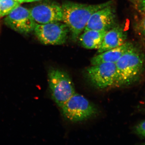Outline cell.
<instances>
[{"mask_svg":"<svg viewBox=\"0 0 145 145\" xmlns=\"http://www.w3.org/2000/svg\"><path fill=\"white\" fill-rule=\"evenodd\" d=\"M112 3L113 1H110L98 4L88 5L70 1H64L61 5L63 14L62 22L69 29L72 40L77 41L93 13Z\"/></svg>","mask_w":145,"mask_h":145,"instance_id":"6da1fadb","label":"cell"},{"mask_svg":"<svg viewBox=\"0 0 145 145\" xmlns=\"http://www.w3.org/2000/svg\"><path fill=\"white\" fill-rule=\"evenodd\" d=\"M144 56L133 45L116 63V75L114 85L124 86L135 82L142 72Z\"/></svg>","mask_w":145,"mask_h":145,"instance_id":"7a4b0ae2","label":"cell"},{"mask_svg":"<svg viewBox=\"0 0 145 145\" xmlns=\"http://www.w3.org/2000/svg\"><path fill=\"white\" fill-rule=\"evenodd\" d=\"M48 82L52 99L60 108L76 93L71 78L64 71L55 68L50 69Z\"/></svg>","mask_w":145,"mask_h":145,"instance_id":"3957f363","label":"cell"},{"mask_svg":"<svg viewBox=\"0 0 145 145\" xmlns=\"http://www.w3.org/2000/svg\"><path fill=\"white\" fill-rule=\"evenodd\" d=\"M61 108L63 117L72 122H82L90 119L98 111L96 106L88 99L76 93Z\"/></svg>","mask_w":145,"mask_h":145,"instance_id":"277c9868","label":"cell"},{"mask_svg":"<svg viewBox=\"0 0 145 145\" xmlns=\"http://www.w3.org/2000/svg\"><path fill=\"white\" fill-rule=\"evenodd\" d=\"M62 22L46 24H36L34 31L41 42L46 45H62L67 41L70 32Z\"/></svg>","mask_w":145,"mask_h":145,"instance_id":"5b68a950","label":"cell"},{"mask_svg":"<svg viewBox=\"0 0 145 145\" xmlns=\"http://www.w3.org/2000/svg\"><path fill=\"white\" fill-rule=\"evenodd\" d=\"M86 77L91 84L100 89L114 85L116 79V64L104 63L92 65L87 69Z\"/></svg>","mask_w":145,"mask_h":145,"instance_id":"8992f818","label":"cell"},{"mask_svg":"<svg viewBox=\"0 0 145 145\" xmlns=\"http://www.w3.org/2000/svg\"><path fill=\"white\" fill-rule=\"evenodd\" d=\"M4 21L10 28L23 34L34 31L36 24L30 10L20 5L7 16Z\"/></svg>","mask_w":145,"mask_h":145,"instance_id":"52a82bcc","label":"cell"},{"mask_svg":"<svg viewBox=\"0 0 145 145\" xmlns=\"http://www.w3.org/2000/svg\"><path fill=\"white\" fill-rule=\"evenodd\" d=\"M29 10L36 24H46L63 21L61 6L57 3L39 4Z\"/></svg>","mask_w":145,"mask_h":145,"instance_id":"ba28073f","label":"cell"},{"mask_svg":"<svg viewBox=\"0 0 145 145\" xmlns=\"http://www.w3.org/2000/svg\"><path fill=\"white\" fill-rule=\"evenodd\" d=\"M112 4L93 13L89 18L84 31L88 30L108 31L117 25L115 10Z\"/></svg>","mask_w":145,"mask_h":145,"instance_id":"9c48e42d","label":"cell"},{"mask_svg":"<svg viewBox=\"0 0 145 145\" xmlns=\"http://www.w3.org/2000/svg\"><path fill=\"white\" fill-rule=\"evenodd\" d=\"M127 37L126 31L122 27L117 25L105 34L102 44L98 49V53L122 45L126 41Z\"/></svg>","mask_w":145,"mask_h":145,"instance_id":"30bf717a","label":"cell"},{"mask_svg":"<svg viewBox=\"0 0 145 145\" xmlns=\"http://www.w3.org/2000/svg\"><path fill=\"white\" fill-rule=\"evenodd\" d=\"M133 46L131 42L126 41L120 46L108 50L94 56L91 60V64L95 65L104 63H116L122 55Z\"/></svg>","mask_w":145,"mask_h":145,"instance_id":"8fae6325","label":"cell"},{"mask_svg":"<svg viewBox=\"0 0 145 145\" xmlns=\"http://www.w3.org/2000/svg\"><path fill=\"white\" fill-rule=\"evenodd\" d=\"M106 30H88L84 31L78 39L82 46L88 49L98 50L106 33Z\"/></svg>","mask_w":145,"mask_h":145,"instance_id":"7c38bea8","label":"cell"},{"mask_svg":"<svg viewBox=\"0 0 145 145\" xmlns=\"http://www.w3.org/2000/svg\"><path fill=\"white\" fill-rule=\"evenodd\" d=\"M20 4L15 0H0V17L7 16Z\"/></svg>","mask_w":145,"mask_h":145,"instance_id":"4fadbf2b","label":"cell"},{"mask_svg":"<svg viewBox=\"0 0 145 145\" xmlns=\"http://www.w3.org/2000/svg\"><path fill=\"white\" fill-rule=\"evenodd\" d=\"M134 8L142 15L145 16V0H127Z\"/></svg>","mask_w":145,"mask_h":145,"instance_id":"5bb4252c","label":"cell"},{"mask_svg":"<svg viewBox=\"0 0 145 145\" xmlns=\"http://www.w3.org/2000/svg\"><path fill=\"white\" fill-rule=\"evenodd\" d=\"M134 130L135 133L138 136L145 137V120L138 123Z\"/></svg>","mask_w":145,"mask_h":145,"instance_id":"9a60e30c","label":"cell"},{"mask_svg":"<svg viewBox=\"0 0 145 145\" xmlns=\"http://www.w3.org/2000/svg\"><path fill=\"white\" fill-rule=\"evenodd\" d=\"M138 27L140 31L145 38V18L140 21Z\"/></svg>","mask_w":145,"mask_h":145,"instance_id":"2e32d148","label":"cell"},{"mask_svg":"<svg viewBox=\"0 0 145 145\" xmlns=\"http://www.w3.org/2000/svg\"><path fill=\"white\" fill-rule=\"evenodd\" d=\"M43 0H25V3L34 2H39Z\"/></svg>","mask_w":145,"mask_h":145,"instance_id":"e0dca14e","label":"cell"},{"mask_svg":"<svg viewBox=\"0 0 145 145\" xmlns=\"http://www.w3.org/2000/svg\"><path fill=\"white\" fill-rule=\"evenodd\" d=\"M15 1L20 3V4L22 3H25V0H15Z\"/></svg>","mask_w":145,"mask_h":145,"instance_id":"ac0fdd59","label":"cell"},{"mask_svg":"<svg viewBox=\"0 0 145 145\" xmlns=\"http://www.w3.org/2000/svg\"><path fill=\"white\" fill-rule=\"evenodd\" d=\"M142 106L143 109L145 110V100L144 101V102H143Z\"/></svg>","mask_w":145,"mask_h":145,"instance_id":"d6986e66","label":"cell"},{"mask_svg":"<svg viewBox=\"0 0 145 145\" xmlns=\"http://www.w3.org/2000/svg\"><path fill=\"white\" fill-rule=\"evenodd\" d=\"M145 144V143H144V144Z\"/></svg>","mask_w":145,"mask_h":145,"instance_id":"ffe728a7","label":"cell"}]
</instances>
